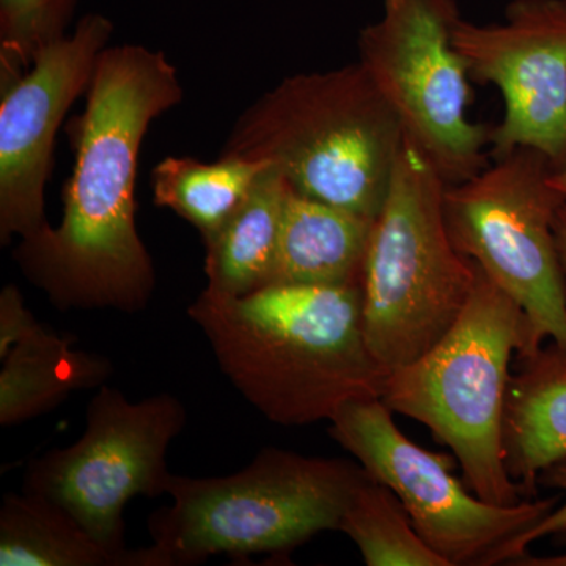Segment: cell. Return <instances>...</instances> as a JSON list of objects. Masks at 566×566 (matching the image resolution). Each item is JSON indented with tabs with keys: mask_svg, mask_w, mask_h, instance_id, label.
<instances>
[{
	"mask_svg": "<svg viewBox=\"0 0 566 566\" xmlns=\"http://www.w3.org/2000/svg\"><path fill=\"white\" fill-rule=\"evenodd\" d=\"M82 115L71 126L73 174L63 218L21 240V273L59 311H145L156 289L136 226L142 142L153 120L181 103L177 69L140 44L99 54Z\"/></svg>",
	"mask_w": 566,
	"mask_h": 566,
	"instance_id": "6da1fadb",
	"label": "cell"
},
{
	"mask_svg": "<svg viewBox=\"0 0 566 566\" xmlns=\"http://www.w3.org/2000/svg\"><path fill=\"white\" fill-rule=\"evenodd\" d=\"M188 315L222 374L271 422L331 420L385 392L389 371L365 338L363 285H270L238 297L205 289Z\"/></svg>",
	"mask_w": 566,
	"mask_h": 566,
	"instance_id": "7a4b0ae2",
	"label": "cell"
},
{
	"mask_svg": "<svg viewBox=\"0 0 566 566\" xmlns=\"http://www.w3.org/2000/svg\"><path fill=\"white\" fill-rule=\"evenodd\" d=\"M405 132L363 63L285 77L233 123L221 156L264 163L308 199L376 219Z\"/></svg>",
	"mask_w": 566,
	"mask_h": 566,
	"instance_id": "3957f363",
	"label": "cell"
},
{
	"mask_svg": "<svg viewBox=\"0 0 566 566\" xmlns=\"http://www.w3.org/2000/svg\"><path fill=\"white\" fill-rule=\"evenodd\" d=\"M463 312L427 353L387 376L381 400L430 428L460 461L476 497L494 505L523 501L505 465L504 412L513 354L542 348L527 316L479 266Z\"/></svg>",
	"mask_w": 566,
	"mask_h": 566,
	"instance_id": "277c9868",
	"label": "cell"
},
{
	"mask_svg": "<svg viewBox=\"0 0 566 566\" xmlns=\"http://www.w3.org/2000/svg\"><path fill=\"white\" fill-rule=\"evenodd\" d=\"M368 472L342 458L304 457L268 447L243 471L172 475V505L148 521L153 546L169 566L216 554L283 556L324 531H338Z\"/></svg>",
	"mask_w": 566,
	"mask_h": 566,
	"instance_id": "5b68a950",
	"label": "cell"
},
{
	"mask_svg": "<svg viewBox=\"0 0 566 566\" xmlns=\"http://www.w3.org/2000/svg\"><path fill=\"white\" fill-rule=\"evenodd\" d=\"M447 186L405 136L363 279L365 338L389 374L427 353L474 290L476 264L458 251L447 226Z\"/></svg>",
	"mask_w": 566,
	"mask_h": 566,
	"instance_id": "8992f818",
	"label": "cell"
},
{
	"mask_svg": "<svg viewBox=\"0 0 566 566\" xmlns=\"http://www.w3.org/2000/svg\"><path fill=\"white\" fill-rule=\"evenodd\" d=\"M556 167L543 153L520 147L474 177L447 186L450 237L527 316L538 346L566 352V275L554 223L566 199L554 188Z\"/></svg>",
	"mask_w": 566,
	"mask_h": 566,
	"instance_id": "52a82bcc",
	"label": "cell"
},
{
	"mask_svg": "<svg viewBox=\"0 0 566 566\" xmlns=\"http://www.w3.org/2000/svg\"><path fill=\"white\" fill-rule=\"evenodd\" d=\"M457 0H385V13L359 33V62L397 114L406 139L447 185L488 166L491 132L469 120V71L453 33Z\"/></svg>",
	"mask_w": 566,
	"mask_h": 566,
	"instance_id": "ba28073f",
	"label": "cell"
},
{
	"mask_svg": "<svg viewBox=\"0 0 566 566\" xmlns=\"http://www.w3.org/2000/svg\"><path fill=\"white\" fill-rule=\"evenodd\" d=\"M186 420L174 395L133 403L122 390L103 385L88 405L84 434L36 458L24 491L61 506L96 542L125 553V506L137 495L167 494L174 475L167 450Z\"/></svg>",
	"mask_w": 566,
	"mask_h": 566,
	"instance_id": "9c48e42d",
	"label": "cell"
},
{
	"mask_svg": "<svg viewBox=\"0 0 566 566\" xmlns=\"http://www.w3.org/2000/svg\"><path fill=\"white\" fill-rule=\"evenodd\" d=\"M381 398L353 401L329 420V433L365 471L389 486L424 543L449 566H491L494 554L526 534L557 499L494 505L469 494L450 471V458L406 438Z\"/></svg>",
	"mask_w": 566,
	"mask_h": 566,
	"instance_id": "30bf717a",
	"label": "cell"
},
{
	"mask_svg": "<svg viewBox=\"0 0 566 566\" xmlns=\"http://www.w3.org/2000/svg\"><path fill=\"white\" fill-rule=\"evenodd\" d=\"M453 44L469 76L504 96V120L491 132L494 158L515 148L566 166V0H512L505 21L461 20Z\"/></svg>",
	"mask_w": 566,
	"mask_h": 566,
	"instance_id": "8fae6325",
	"label": "cell"
},
{
	"mask_svg": "<svg viewBox=\"0 0 566 566\" xmlns=\"http://www.w3.org/2000/svg\"><path fill=\"white\" fill-rule=\"evenodd\" d=\"M114 32L109 18L91 13L73 32L48 44L0 99V243L50 226L44 191L55 136L66 112L87 93L99 54Z\"/></svg>",
	"mask_w": 566,
	"mask_h": 566,
	"instance_id": "7c38bea8",
	"label": "cell"
},
{
	"mask_svg": "<svg viewBox=\"0 0 566 566\" xmlns=\"http://www.w3.org/2000/svg\"><path fill=\"white\" fill-rule=\"evenodd\" d=\"M290 188V186H289ZM375 219L289 189L266 285H363Z\"/></svg>",
	"mask_w": 566,
	"mask_h": 566,
	"instance_id": "4fadbf2b",
	"label": "cell"
},
{
	"mask_svg": "<svg viewBox=\"0 0 566 566\" xmlns=\"http://www.w3.org/2000/svg\"><path fill=\"white\" fill-rule=\"evenodd\" d=\"M521 359L510 378L504 427L505 465L524 499L539 475L566 460V352L554 344Z\"/></svg>",
	"mask_w": 566,
	"mask_h": 566,
	"instance_id": "5bb4252c",
	"label": "cell"
},
{
	"mask_svg": "<svg viewBox=\"0 0 566 566\" xmlns=\"http://www.w3.org/2000/svg\"><path fill=\"white\" fill-rule=\"evenodd\" d=\"M2 566H169L156 546L112 551L61 506L32 493L9 494L0 509Z\"/></svg>",
	"mask_w": 566,
	"mask_h": 566,
	"instance_id": "9a60e30c",
	"label": "cell"
},
{
	"mask_svg": "<svg viewBox=\"0 0 566 566\" xmlns=\"http://www.w3.org/2000/svg\"><path fill=\"white\" fill-rule=\"evenodd\" d=\"M289 189L282 175L268 166L243 203L205 241L207 290L238 297L266 285Z\"/></svg>",
	"mask_w": 566,
	"mask_h": 566,
	"instance_id": "2e32d148",
	"label": "cell"
},
{
	"mask_svg": "<svg viewBox=\"0 0 566 566\" xmlns=\"http://www.w3.org/2000/svg\"><path fill=\"white\" fill-rule=\"evenodd\" d=\"M55 333L39 344L18 345L2 357L0 424L22 423L51 411L74 390L102 387L112 374L106 357L74 348Z\"/></svg>",
	"mask_w": 566,
	"mask_h": 566,
	"instance_id": "e0dca14e",
	"label": "cell"
},
{
	"mask_svg": "<svg viewBox=\"0 0 566 566\" xmlns=\"http://www.w3.org/2000/svg\"><path fill=\"white\" fill-rule=\"evenodd\" d=\"M266 167L264 163L229 156L214 163L169 156L153 169V202L196 227L205 243L243 203Z\"/></svg>",
	"mask_w": 566,
	"mask_h": 566,
	"instance_id": "ac0fdd59",
	"label": "cell"
},
{
	"mask_svg": "<svg viewBox=\"0 0 566 566\" xmlns=\"http://www.w3.org/2000/svg\"><path fill=\"white\" fill-rule=\"evenodd\" d=\"M338 531L368 566H449L416 531L397 494L371 475L353 495Z\"/></svg>",
	"mask_w": 566,
	"mask_h": 566,
	"instance_id": "d6986e66",
	"label": "cell"
},
{
	"mask_svg": "<svg viewBox=\"0 0 566 566\" xmlns=\"http://www.w3.org/2000/svg\"><path fill=\"white\" fill-rule=\"evenodd\" d=\"M77 0H0V80H17L41 50L66 35Z\"/></svg>",
	"mask_w": 566,
	"mask_h": 566,
	"instance_id": "ffe728a7",
	"label": "cell"
},
{
	"mask_svg": "<svg viewBox=\"0 0 566 566\" xmlns=\"http://www.w3.org/2000/svg\"><path fill=\"white\" fill-rule=\"evenodd\" d=\"M54 334L33 318L17 286H3L0 293V357L13 346L39 344Z\"/></svg>",
	"mask_w": 566,
	"mask_h": 566,
	"instance_id": "44dd1931",
	"label": "cell"
},
{
	"mask_svg": "<svg viewBox=\"0 0 566 566\" xmlns=\"http://www.w3.org/2000/svg\"><path fill=\"white\" fill-rule=\"evenodd\" d=\"M538 483L554 490L562 491L565 495V502L560 506H556L553 512L539 521L536 526L527 531L526 534L516 536L512 542L506 543L504 547L494 554L491 565L506 564L512 565L517 558L523 557L527 553V547L545 536L556 535L566 528V460L560 463L551 465L542 475Z\"/></svg>",
	"mask_w": 566,
	"mask_h": 566,
	"instance_id": "7402d4cb",
	"label": "cell"
},
{
	"mask_svg": "<svg viewBox=\"0 0 566 566\" xmlns=\"http://www.w3.org/2000/svg\"><path fill=\"white\" fill-rule=\"evenodd\" d=\"M560 539V545L566 546V528L565 531L556 534ZM512 565L515 566H566V553L558 554V556L549 557H534L531 554H524L523 557L517 558Z\"/></svg>",
	"mask_w": 566,
	"mask_h": 566,
	"instance_id": "603a6c76",
	"label": "cell"
},
{
	"mask_svg": "<svg viewBox=\"0 0 566 566\" xmlns=\"http://www.w3.org/2000/svg\"><path fill=\"white\" fill-rule=\"evenodd\" d=\"M554 232H556L558 256H560L562 268L566 275V203L557 212Z\"/></svg>",
	"mask_w": 566,
	"mask_h": 566,
	"instance_id": "cb8c5ba5",
	"label": "cell"
},
{
	"mask_svg": "<svg viewBox=\"0 0 566 566\" xmlns=\"http://www.w3.org/2000/svg\"><path fill=\"white\" fill-rule=\"evenodd\" d=\"M551 182H553L554 188L566 199V166L562 167V169L554 170Z\"/></svg>",
	"mask_w": 566,
	"mask_h": 566,
	"instance_id": "d4e9b609",
	"label": "cell"
}]
</instances>
